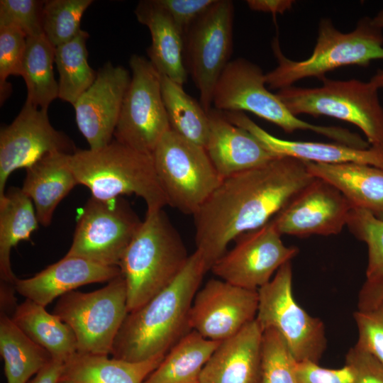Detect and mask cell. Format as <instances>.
Wrapping results in <instances>:
<instances>
[{"mask_svg": "<svg viewBox=\"0 0 383 383\" xmlns=\"http://www.w3.org/2000/svg\"><path fill=\"white\" fill-rule=\"evenodd\" d=\"M59 383H72V382H60Z\"/></svg>", "mask_w": 383, "mask_h": 383, "instance_id": "7dc6e473", "label": "cell"}, {"mask_svg": "<svg viewBox=\"0 0 383 383\" xmlns=\"http://www.w3.org/2000/svg\"><path fill=\"white\" fill-rule=\"evenodd\" d=\"M55 51L44 33L26 38L21 74L27 88L26 102L46 111L58 98V82L53 73Z\"/></svg>", "mask_w": 383, "mask_h": 383, "instance_id": "4dcf8cb0", "label": "cell"}, {"mask_svg": "<svg viewBox=\"0 0 383 383\" xmlns=\"http://www.w3.org/2000/svg\"><path fill=\"white\" fill-rule=\"evenodd\" d=\"M354 318L358 330L356 344L383 364V275L366 279Z\"/></svg>", "mask_w": 383, "mask_h": 383, "instance_id": "836d02e7", "label": "cell"}, {"mask_svg": "<svg viewBox=\"0 0 383 383\" xmlns=\"http://www.w3.org/2000/svg\"><path fill=\"white\" fill-rule=\"evenodd\" d=\"M304 162L311 175L335 187L353 208L366 210L383 220V169L355 162Z\"/></svg>", "mask_w": 383, "mask_h": 383, "instance_id": "d4e9b609", "label": "cell"}, {"mask_svg": "<svg viewBox=\"0 0 383 383\" xmlns=\"http://www.w3.org/2000/svg\"><path fill=\"white\" fill-rule=\"evenodd\" d=\"M234 6L232 1L216 0L184 34L186 68L199 91L206 111L212 107L217 81L233 49Z\"/></svg>", "mask_w": 383, "mask_h": 383, "instance_id": "4fadbf2b", "label": "cell"}, {"mask_svg": "<svg viewBox=\"0 0 383 383\" xmlns=\"http://www.w3.org/2000/svg\"><path fill=\"white\" fill-rule=\"evenodd\" d=\"M207 272L201 254L195 250L170 284L127 313L114 340L113 357L142 362L165 356L192 331V305Z\"/></svg>", "mask_w": 383, "mask_h": 383, "instance_id": "7a4b0ae2", "label": "cell"}, {"mask_svg": "<svg viewBox=\"0 0 383 383\" xmlns=\"http://www.w3.org/2000/svg\"><path fill=\"white\" fill-rule=\"evenodd\" d=\"M320 79V87L291 86L276 94L295 116H326L353 123L371 146L383 148V107L377 86L371 80Z\"/></svg>", "mask_w": 383, "mask_h": 383, "instance_id": "52a82bcc", "label": "cell"}, {"mask_svg": "<svg viewBox=\"0 0 383 383\" xmlns=\"http://www.w3.org/2000/svg\"><path fill=\"white\" fill-rule=\"evenodd\" d=\"M345 364L354 371L355 383H383V364L357 344L348 352Z\"/></svg>", "mask_w": 383, "mask_h": 383, "instance_id": "b9f144b4", "label": "cell"}, {"mask_svg": "<svg viewBox=\"0 0 383 383\" xmlns=\"http://www.w3.org/2000/svg\"><path fill=\"white\" fill-rule=\"evenodd\" d=\"M265 74L257 65L245 58L231 60L215 86L212 105L222 112L248 111L292 133L305 130L355 146L358 134L338 126L309 123L293 114L276 94L266 87Z\"/></svg>", "mask_w": 383, "mask_h": 383, "instance_id": "8992f818", "label": "cell"}, {"mask_svg": "<svg viewBox=\"0 0 383 383\" xmlns=\"http://www.w3.org/2000/svg\"><path fill=\"white\" fill-rule=\"evenodd\" d=\"M161 92L170 128L186 139L205 148L209 131L208 112L183 86L160 74Z\"/></svg>", "mask_w": 383, "mask_h": 383, "instance_id": "1f68e13d", "label": "cell"}, {"mask_svg": "<svg viewBox=\"0 0 383 383\" xmlns=\"http://www.w3.org/2000/svg\"><path fill=\"white\" fill-rule=\"evenodd\" d=\"M296 362L285 340L276 330L263 331L261 383H297Z\"/></svg>", "mask_w": 383, "mask_h": 383, "instance_id": "d590c367", "label": "cell"}, {"mask_svg": "<svg viewBox=\"0 0 383 383\" xmlns=\"http://www.w3.org/2000/svg\"><path fill=\"white\" fill-rule=\"evenodd\" d=\"M39 221L32 200L21 188L10 187L0 197V277L14 284L16 277L10 262L11 249L21 240H30Z\"/></svg>", "mask_w": 383, "mask_h": 383, "instance_id": "4316f807", "label": "cell"}, {"mask_svg": "<svg viewBox=\"0 0 383 383\" xmlns=\"http://www.w3.org/2000/svg\"><path fill=\"white\" fill-rule=\"evenodd\" d=\"M89 36L87 31L81 30L72 40L55 48L58 98L72 106L91 87L97 75L88 62L86 43Z\"/></svg>", "mask_w": 383, "mask_h": 383, "instance_id": "d6a6232c", "label": "cell"}, {"mask_svg": "<svg viewBox=\"0 0 383 383\" xmlns=\"http://www.w3.org/2000/svg\"><path fill=\"white\" fill-rule=\"evenodd\" d=\"M131 79L126 68L107 62L74 104L77 127L90 149L102 148L113 140Z\"/></svg>", "mask_w": 383, "mask_h": 383, "instance_id": "ac0fdd59", "label": "cell"}, {"mask_svg": "<svg viewBox=\"0 0 383 383\" xmlns=\"http://www.w3.org/2000/svg\"><path fill=\"white\" fill-rule=\"evenodd\" d=\"M184 35L193 22L216 0H154Z\"/></svg>", "mask_w": 383, "mask_h": 383, "instance_id": "60d3db41", "label": "cell"}, {"mask_svg": "<svg viewBox=\"0 0 383 383\" xmlns=\"http://www.w3.org/2000/svg\"><path fill=\"white\" fill-rule=\"evenodd\" d=\"M134 12L150 33L149 60L160 74L183 86L188 76L183 59L184 35L154 0L139 1Z\"/></svg>", "mask_w": 383, "mask_h": 383, "instance_id": "603a6c76", "label": "cell"}, {"mask_svg": "<svg viewBox=\"0 0 383 383\" xmlns=\"http://www.w3.org/2000/svg\"><path fill=\"white\" fill-rule=\"evenodd\" d=\"M189 255L163 209L147 210L118 265L126 284L128 313L170 284Z\"/></svg>", "mask_w": 383, "mask_h": 383, "instance_id": "3957f363", "label": "cell"}, {"mask_svg": "<svg viewBox=\"0 0 383 383\" xmlns=\"http://www.w3.org/2000/svg\"><path fill=\"white\" fill-rule=\"evenodd\" d=\"M346 226L367 246V279L383 275V220L366 210L352 208Z\"/></svg>", "mask_w": 383, "mask_h": 383, "instance_id": "8d00e7d4", "label": "cell"}, {"mask_svg": "<svg viewBox=\"0 0 383 383\" xmlns=\"http://www.w3.org/2000/svg\"><path fill=\"white\" fill-rule=\"evenodd\" d=\"M0 353L7 383H28L51 359L50 354L28 338L13 321L1 313Z\"/></svg>", "mask_w": 383, "mask_h": 383, "instance_id": "f546056e", "label": "cell"}, {"mask_svg": "<svg viewBox=\"0 0 383 383\" xmlns=\"http://www.w3.org/2000/svg\"><path fill=\"white\" fill-rule=\"evenodd\" d=\"M152 156L168 205L184 214L194 216L223 179L205 148L171 128Z\"/></svg>", "mask_w": 383, "mask_h": 383, "instance_id": "ba28073f", "label": "cell"}, {"mask_svg": "<svg viewBox=\"0 0 383 383\" xmlns=\"http://www.w3.org/2000/svg\"><path fill=\"white\" fill-rule=\"evenodd\" d=\"M16 325L33 341L46 350L52 358L64 362L77 352L71 328L45 306L26 299L11 316Z\"/></svg>", "mask_w": 383, "mask_h": 383, "instance_id": "83f0119b", "label": "cell"}, {"mask_svg": "<svg viewBox=\"0 0 383 383\" xmlns=\"http://www.w3.org/2000/svg\"><path fill=\"white\" fill-rule=\"evenodd\" d=\"M257 292L255 320L262 331L276 330L296 362L318 363L326 348L324 325L296 301L292 292L291 262L284 264Z\"/></svg>", "mask_w": 383, "mask_h": 383, "instance_id": "30bf717a", "label": "cell"}, {"mask_svg": "<svg viewBox=\"0 0 383 383\" xmlns=\"http://www.w3.org/2000/svg\"><path fill=\"white\" fill-rule=\"evenodd\" d=\"M165 356L129 362L108 355L76 353L65 362L60 382L72 383H143Z\"/></svg>", "mask_w": 383, "mask_h": 383, "instance_id": "484cf974", "label": "cell"}, {"mask_svg": "<svg viewBox=\"0 0 383 383\" xmlns=\"http://www.w3.org/2000/svg\"><path fill=\"white\" fill-rule=\"evenodd\" d=\"M65 362L52 358L28 383H59Z\"/></svg>", "mask_w": 383, "mask_h": 383, "instance_id": "7bdbcfd3", "label": "cell"}, {"mask_svg": "<svg viewBox=\"0 0 383 383\" xmlns=\"http://www.w3.org/2000/svg\"><path fill=\"white\" fill-rule=\"evenodd\" d=\"M379 89H383V70H378L370 79Z\"/></svg>", "mask_w": 383, "mask_h": 383, "instance_id": "f6af8a7d", "label": "cell"}, {"mask_svg": "<svg viewBox=\"0 0 383 383\" xmlns=\"http://www.w3.org/2000/svg\"><path fill=\"white\" fill-rule=\"evenodd\" d=\"M262 333L255 319L221 341L204 366L199 383H261Z\"/></svg>", "mask_w": 383, "mask_h": 383, "instance_id": "7402d4cb", "label": "cell"}, {"mask_svg": "<svg viewBox=\"0 0 383 383\" xmlns=\"http://www.w3.org/2000/svg\"><path fill=\"white\" fill-rule=\"evenodd\" d=\"M70 165L78 184L87 187L93 197L111 199L135 194L143 199L147 210L168 205L152 155L114 139L100 148L77 149L70 155Z\"/></svg>", "mask_w": 383, "mask_h": 383, "instance_id": "277c9868", "label": "cell"}, {"mask_svg": "<svg viewBox=\"0 0 383 383\" xmlns=\"http://www.w3.org/2000/svg\"><path fill=\"white\" fill-rule=\"evenodd\" d=\"M74 143L50 123L48 111L25 102L11 123L0 131V197L11 174L52 152L72 154Z\"/></svg>", "mask_w": 383, "mask_h": 383, "instance_id": "9a60e30c", "label": "cell"}, {"mask_svg": "<svg viewBox=\"0 0 383 383\" xmlns=\"http://www.w3.org/2000/svg\"><path fill=\"white\" fill-rule=\"evenodd\" d=\"M142 221L122 196H91L77 216L72 243L65 255L118 266Z\"/></svg>", "mask_w": 383, "mask_h": 383, "instance_id": "7c38bea8", "label": "cell"}, {"mask_svg": "<svg viewBox=\"0 0 383 383\" xmlns=\"http://www.w3.org/2000/svg\"><path fill=\"white\" fill-rule=\"evenodd\" d=\"M257 306V290L211 279L194 298L189 326L205 338L222 341L254 321Z\"/></svg>", "mask_w": 383, "mask_h": 383, "instance_id": "e0dca14e", "label": "cell"}, {"mask_svg": "<svg viewBox=\"0 0 383 383\" xmlns=\"http://www.w3.org/2000/svg\"><path fill=\"white\" fill-rule=\"evenodd\" d=\"M48 154L26 169L21 187L32 200L40 224L48 226L61 201L79 185L70 165V155Z\"/></svg>", "mask_w": 383, "mask_h": 383, "instance_id": "cb8c5ba5", "label": "cell"}, {"mask_svg": "<svg viewBox=\"0 0 383 383\" xmlns=\"http://www.w3.org/2000/svg\"><path fill=\"white\" fill-rule=\"evenodd\" d=\"M313 178L304 161L287 156L223 178L193 216L207 270L232 240L269 222Z\"/></svg>", "mask_w": 383, "mask_h": 383, "instance_id": "6da1fadb", "label": "cell"}, {"mask_svg": "<svg viewBox=\"0 0 383 383\" xmlns=\"http://www.w3.org/2000/svg\"><path fill=\"white\" fill-rule=\"evenodd\" d=\"M45 1L1 0L0 27H14L27 37L43 33L42 11Z\"/></svg>", "mask_w": 383, "mask_h": 383, "instance_id": "f35d334b", "label": "cell"}, {"mask_svg": "<svg viewBox=\"0 0 383 383\" xmlns=\"http://www.w3.org/2000/svg\"><path fill=\"white\" fill-rule=\"evenodd\" d=\"M220 343L192 330L167 352L143 383H199L204 366Z\"/></svg>", "mask_w": 383, "mask_h": 383, "instance_id": "f1b7e54d", "label": "cell"}, {"mask_svg": "<svg viewBox=\"0 0 383 383\" xmlns=\"http://www.w3.org/2000/svg\"><path fill=\"white\" fill-rule=\"evenodd\" d=\"M247 5L255 11L280 13L291 9L294 4L292 0H248Z\"/></svg>", "mask_w": 383, "mask_h": 383, "instance_id": "ee69618b", "label": "cell"}, {"mask_svg": "<svg viewBox=\"0 0 383 383\" xmlns=\"http://www.w3.org/2000/svg\"><path fill=\"white\" fill-rule=\"evenodd\" d=\"M92 3V0L44 1L43 30L55 48L70 41L80 32L83 14Z\"/></svg>", "mask_w": 383, "mask_h": 383, "instance_id": "e575fe53", "label": "cell"}, {"mask_svg": "<svg viewBox=\"0 0 383 383\" xmlns=\"http://www.w3.org/2000/svg\"><path fill=\"white\" fill-rule=\"evenodd\" d=\"M372 22L375 26L383 30V9L372 18Z\"/></svg>", "mask_w": 383, "mask_h": 383, "instance_id": "bcb514c9", "label": "cell"}, {"mask_svg": "<svg viewBox=\"0 0 383 383\" xmlns=\"http://www.w3.org/2000/svg\"><path fill=\"white\" fill-rule=\"evenodd\" d=\"M233 124L254 135L270 152L277 156H287L303 161L340 164L355 162L383 169V148L370 146L362 149L334 143L289 140L272 135L256 124L244 112H224Z\"/></svg>", "mask_w": 383, "mask_h": 383, "instance_id": "d6986e66", "label": "cell"}, {"mask_svg": "<svg viewBox=\"0 0 383 383\" xmlns=\"http://www.w3.org/2000/svg\"><path fill=\"white\" fill-rule=\"evenodd\" d=\"M353 206L333 184L318 177L298 192L272 218L281 234L298 237L341 232Z\"/></svg>", "mask_w": 383, "mask_h": 383, "instance_id": "2e32d148", "label": "cell"}, {"mask_svg": "<svg viewBox=\"0 0 383 383\" xmlns=\"http://www.w3.org/2000/svg\"><path fill=\"white\" fill-rule=\"evenodd\" d=\"M27 36L14 27H0V99L1 104L11 94L6 79L21 76Z\"/></svg>", "mask_w": 383, "mask_h": 383, "instance_id": "74e56055", "label": "cell"}, {"mask_svg": "<svg viewBox=\"0 0 383 383\" xmlns=\"http://www.w3.org/2000/svg\"><path fill=\"white\" fill-rule=\"evenodd\" d=\"M121 274L118 266L65 255L32 277L16 278L13 286L21 296L45 307L56 298L80 286L109 282Z\"/></svg>", "mask_w": 383, "mask_h": 383, "instance_id": "ffe728a7", "label": "cell"}, {"mask_svg": "<svg viewBox=\"0 0 383 383\" xmlns=\"http://www.w3.org/2000/svg\"><path fill=\"white\" fill-rule=\"evenodd\" d=\"M297 383H355L353 370L347 364L338 369L320 367L309 360L296 362Z\"/></svg>", "mask_w": 383, "mask_h": 383, "instance_id": "ab89813d", "label": "cell"}, {"mask_svg": "<svg viewBox=\"0 0 383 383\" xmlns=\"http://www.w3.org/2000/svg\"><path fill=\"white\" fill-rule=\"evenodd\" d=\"M272 219L262 226L238 236L231 250L211 267L221 279L233 285L257 290L296 255L299 249L286 246Z\"/></svg>", "mask_w": 383, "mask_h": 383, "instance_id": "5bb4252c", "label": "cell"}, {"mask_svg": "<svg viewBox=\"0 0 383 383\" xmlns=\"http://www.w3.org/2000/svg\"><path fill=\"white\" fill-rule=\"evenodd\" d=\"M52 313L72 330L77 353L111 355L115 338L128 313L125 279L121 274L91 292H67L59 298Z\"/></svg>", "mask_w": 383, "mask_h": 383, "instance_id": "9c48e42d", "label": "cell"}, {"mask_svg": "<svg viewBox=\"0 0 383 383\" xmlns=\"http://www.w3.org/2000/svg\"><path fill=\"white\" fill-rule=\"evenodd\" d=\"M277 66L265 74L266 84L272 89L293 86L302 79H321L327 72L348 66H368L376 60H383V33L372 18L363 17L354 30L343 33L329 18L321 20L313 50L309 57L295 61L282 52L279 40L272 43Z\"/></svg>", "mask_w": 383, "mask_h": 383, "instance_id": "5b68a950", "label": "cell"}, {"mask_svg": "<svg viewBox=\"0 0 383 383\" xmlns=\"http://www.w3.org/2000/svg\"><path fill=\"white\" fill-rule=\"evenodd\" d=\"M208 115L209 131L205 149L223 179L279 157L248 131L231 123L223 112L211 108Z\"/></svg>", "mask_w": 383, "mask_h": 383, "instance_id": "44dd1931", "label": "cell"}, {"mask_svg": "<svg viewBox=\"0 0 383 383\" xmlns=\"http://www.w3.org/2000/svg\"><path fill=\"white\" fill-rule=\"evenodd\" d=\"M132 75L113 133L114 140L152 155L171 128L161 92L160 74L149 60L133 54Z\"/></svg>", "mask_w": 383, "mask_h": 383, "instance_id": "8fae6325", "label": "cell"}]
</instances>
